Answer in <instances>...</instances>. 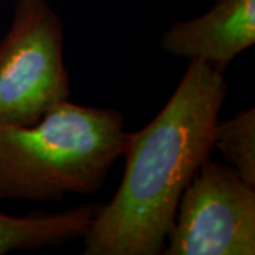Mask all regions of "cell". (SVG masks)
I'll return each instance as SVG.
<instances>
[{
    "label": "cell",
    "instance_id": "cell-6",
    "mask_svg": "<svg viewBox=\"0 0 255 255\" xmlns=\"http://www.w3.org/2000/svg\"><path fill=\"white\" fill-rule=\"evenodd\" d=\"M98 211L95 206L55 213L9 216L0 211V255L16 250H37L84 238Z\"/></svg>",
    "mask_w": 255,
    "mask_h": 255
},
{
    "label": "cell",
    "instance_id": "cell-7",
    "mask_svg": "<svg viewBox=\"0 0 255 255\" xmlns=\"http://www.w3.org/2000/svg\"><path fill=\"white\" fill-rule=\"evenodd\" d=\"M213 149H219L231 169L255 187V110L241 111L224 122H217Z\"/></svg>",
    "mask_w": 255,
    "mask_h": 255
},
{
    "label": "cell",
    "instance_id": "cell-5",
    "mask_svg": "<svg viewBox=\"0 0 255 255\" xmlns=\"http://www.w3.org/2000/svg\"><path fill=\"white\" fill-rule=\"evenodd\" d=\"M254 43L255 0H217L207 13L172 26L160 47L169 54L200 60L224 71Z\"/></svg>",
    "mask_w": 255,
    "mask_h": 255
},
{
    "label": "cell",
    "instance_id": "cell-2",
    "mask_svg": "<svg viewBox=\"0 0 255 255\" xmlns=\"http://www.w3.org/2000/svg\"><path fill=\"white\" fill-rule=\"evenodd\" d=\"M127 136L121 112L68 100L31 125L0 128V199L92 193L122 156Z\"/></svg>",
    "mask_w": 255,
    "mask_h": 255
},
{
    "label": "cell",
    "instance_id": "cell-3",
    "mask_svg": "<svg viewBox=\"0 0 255 255\" xmlns=\"http://www.w3.org/2000/svg\"><path fill=\"white\" fill-rule=\"evenodd\" d=\"M63 23L47 0H17L0 41V128L26 127L70 98Z\"/></svg>",
    "mask_w": 255,
    "mask_h": 255
},
{
    "label": "cell",
    "instance_id": "cell-4",
    "mask_svg": "<svg viewBox=\"0 0 255 255\" xmlns=\"http://www.w3.org/2000/svg\"><path fill=\"white\" fill-rule=\"evenodd\" d=\"M166 241L167 255H254V187L209 157L183 191Z\"/></svg>",
    "mask_w": 255,
    "mask_h": 255
},
{
    "label": "cell",
    "instance_id": "cell-1",
    "mask_svg": "<svg viewBox=\"0 0 255 255\" xmlns=\"http://www.w3.org/2000/svg\"><path fill=\"white\" fill-rule=\"evenodd\" d=\"M226 95L224 71L190 60L160 112L139 132L128 133L122 180L84 236V254L163 253L183 191L213 150Z\"/></svg>",
    "mask_w": 255,
    "mask_h": 255
}]
</instances>
